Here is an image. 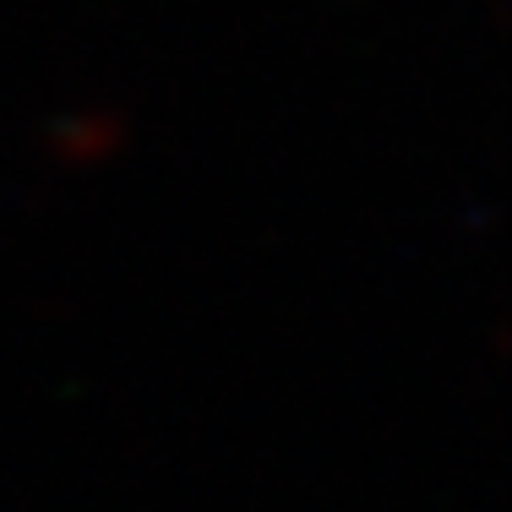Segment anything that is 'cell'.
Masks as SVG:
<instances>
[{"label":"cell","instance_id":"1","mask_svg":"<svg viewBox=\"0 0 512 512\" xmlns=\"http://www.w3.org/2000/svg\"><path fill=\"white\" fill-rule=\"evenodd\" d=\"M120 120L115 115H104V109H88V115H71L66 126L55 131V148L71 158V164H88V158H99V153H115L120 148Z\"/></svg>","mask_w":512,"mask_h":512}]
</instances>
